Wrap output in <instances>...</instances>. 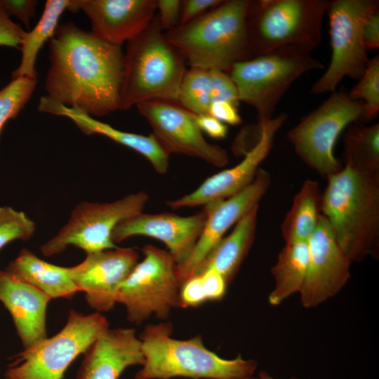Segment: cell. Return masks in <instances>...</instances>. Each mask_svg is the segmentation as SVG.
<instances>
[{
  "label": "cell",
  "instance_id": "obj_1",
  "mask_svg": "<svg viewBox=\"0 0 379 379\" xmlns=\"http://www.w3.org/2000/svg\"><path fill=\"white\" fill-rule=\"evenodd\" d=\"M48 98L88 115L119 109L124 54L72 22L59 25L49 41Z\"/></svg>",
  "mask_w": 379,
  "mask_h": 379
},
{
  "label": "cell",
  "instance_id": "obj_2",
  "mask_svg": "<svg viewBox=\"0 0 379 379\" xmlns=\"http://www.w3.org/2000/svg\"><path fill=\"white\" fill-rule=\"evenodd\" d=\"M321 213L351 262L379 252V172L345 165L327 179Z\"/></svg>",
  "mask_w": 379,
  "mask_h": 379
},
{
  "label": "cell",
  "instance_id": "obj_3",
  "mask_svg": "<svg viewBox=\"0 0 379 379\" xmlns=\"http://www.w3.org/2000/svg\"><path fill=\"white\" fill-rule=\"evenodd\" d=\"M168 321L147 326L138 336L144 358L135 379H247L253 377L257 362L241 355L224 359L208 350L202 337H172Z\"/></svg>",
  "mask_w": 379,
  "mask_h": 379
},
{
  "label": "cell",
  "instance_id": "obj_4",
  "mask_svg": "<svg viewBox=\"0 0 379 379\" xmlns=\"http://www.w3.org/2000/svg\"><path fill=\"white\" fill-rule=\"evenodd\" d=\"M249 0H227L190 22L164 32L191 67L229 72L251 58L246 25Z\"/></svg>",
  "mask_w": 379,
  "mask_h": 379
},
{
  "label": "cell",
  "instance_id": "obj_5",
  "mask_svg": "<svg viewBox=\"0 0 379 379\" xmlns=\"http://www.w3.org/2000/svg\"><path fill=\"white\" fill-rule=\"evenodd\" d=\"M185 62L182 53L166 39L155 15L149 25L128 42L119 109L152 100L178 102Z\"/></svg>",
  "mask_w": 379,
  "mask_h": 379
},
{
  "label": "cell",
  "instance_id": "obj_6",
  "mask_svg": "<svg viewBox=\"0 0 379 379\" xmlns=\"http://www.w3.org/2000/svg\"><path fill=\"white\" fill-rule=\"evenodd\" d=\"M327 0L250 1L246 25L251 58L294 46L310 51L321 41Z\"/></svg>",
  "mask_w": 379,
  "mask_h": 379
},
{
  "label": "cell",
  "instance_id": "obj_7",
  "mask_svg": "<svg viewBox=\"0 0 379 379\" xmlns=\"http://www.w3.org/2000/svg\"><path fill=\"white\" fill-rule=\"evenodd\" d=\"M310 52L287 46L232 66L228 74L237 86L239 101L255 108L258 124L272 118L280 99L301 75L324 68Z\"/></svg>",
  "mask_w": 379,
  "mask_h": 379
},
{
  "label": "cell",
  "instance_id": "obj_8",
  "mask_svg": "<svg viewBox=\"0 0 379 379\" xmlns=\"http://www.w3.org/2000/svg\"><path fill=\"white\" fill-rule=\"evenodd\" d=\"M109 327L102 314H84L71 310L64 327L55 335L14 357L6 379H62L72 361L88 350Z\"/></svg>",
  "mask_w": 379,
  "mask_h": 379
},
{
  "label": "cell",
  "instance_id": "obj_9",
  "mask_svg": "<svg viewBox=\"0 0 379 379\" xmlns=\"http://www.w3.org/2000/svg\"><path fill=\"white\" fill-rule=\"evenodd\" d=\"M144 258L138 262L119 287L117 303L126 310L128 320L140 324L150 317L165 320L171 311L180 307V283L178 264L165 250L151 244L142 248Z\"/></svg>",
  "mask_w": 379,
  "mask_h": 379
},
{
  "label": "cell",
  "instance_id": "obj_10",
  "mask_svg": "<svg viewBox=\"0 0 379 379\" xmlns=\"http://www.w3.org/2000/svg\"><path fill=\"white\" fill-rule=\"evenodd\" d=\"M331 93L287 135L298 156L326 180L343 168L333 152L337 139L346 127L361 119L364 111V103L348 93Z\"/></svg>",
  "mask_w": 379,
  "mask_h": 379
},
{
  "label": "cell",
  "instance_id": "obj_11",
  "mask_svg": "<svg viewBox=\"0 0 379 379\" xmlns=\"http://www.w3.org/2000/svg\"><path fill=\"white\" fill-rule=\"evenodd\" d=\"M379 10L378 0L329 1L327 13L331 56L329 65L312 87V93L335 91L345 77L359 79L369 59L362 39L366 20Z\"/></svg>",
  "mask_w": 379,
  "mask_h": 379
},
{
  "label": "cell",
  "instance_id": "obj_12",
  "mask_svg": "<svg viewBox=\"0 0 379 379\" xmlns=\"http://www.w3.org/2000/svg\"><path fill=\"white\" fill-rule=\"evenodd\" d=\"M147 201V194L141 191L109 203L81 202L59 232L41 245V252L51 256L69 246L81 248L86 254L114 248L112 234L116 226L141 213Z\"/></svg>",
  "mask_w": 379,
  "mask_h": 379
},
{
  "label": "cell",
  "instance_id": "obj_13",
  "mask_svg": "<svg viewBox=\"0 0 379 379\" xmlns=\"http://www.w3.org/2000/svg\"><path fill=\"white\" fill-rule=\"evenodd\" d=\"M136 107L152 127V134L168 154L196 157L217 167L227 164L226 151L206 140L196 123L195 114L178 102L152 100Z\"/></svg>",
  "mask_w": 379,
  "mask_h": 379
},
{
  "label": "cell",
  "instance_id": "obj_14",
  "mask_svg": "<svg viewBox=\"0 0 379 379\" xmlns=\"http://www.w3.org/2000/svg\"><path fill=\"white\" fill-rule=\"evenodd\" d=\"M270 185L269 173L259 168L254 180L245 189L229 198L204 206L206 218L201 233L188 258L178 265L180 285L197 273L203 261L227 230L258 205Z\"/></svg>",
  "mask_w": 379,
  "mask_h": 379
},
{
  "label": "cell",
  "instance_id": "obj_15",
  "mask_svg": "<svg viewBox=\"0 0 379 379\" xmlns=\"http://www.w3.org/2000/svg\"><path fill=\"white\" fill-rule=\"evenodd\" d=\"M307 244V271L300 295L302 305L311 308L333 297L344 287L350 277L352 262L322 214Z\"/></svg>",
  "mask_w": 379,
  "mask_h": 379
},
{
  "label": "cell",
  "instance_id": "obj_16",
  "mask_svg": "<svg viewBox=\"0 0 379 379\" xmlns=\"http://www.w3.org/2000/svg\"><path fill=\"white\" fill-rule=\"evenodd\" d=\"M286 119L287 115L281 113L258 124L259 139L240 163L208 178L192 192L168 201V206L178 209L205 206L229 198L245 189L254 180L260 164L270 152L277 132Z\"/></svg>",
  "mask_w": 379,
  "mask_h": 379
},
{
  "label": "cell",
  "instance_id": "obj_17",
  "mask_svg": "<svg viewBox=\"0 0 379 379\" xmlns=\"http://www.w3.org/2000/svg\"><path fill=\"white\" fill-rule=\"evenodd\" d=\"M139 260L133 248H118L87 253L79 264L69 267L79 291L85 293L88 305L101 312L111 310L122 283Z\"/></svg>",
  "mask_w": 379,
  "mask_h": 379
},
{
  "label": "cell",
  "instance_id": "obj_18",
  "mask_svg": "<svg viewBox=\"0 0 379 379\" xmlns=\"http://www.w3.org/2000/svg\"><path fill=\"white\" fill-rule=\"evenodd\" d=\"M157 9V0H72L69 11H82L95 36L121 47L149 25Z\"/></svg>",
  "mask_w": 379,
  "mask_h": 379
},
{
  "label": "cell",
  "instance_id": "obj_19",
  "mask_svg": "<svg viewBox=\"0 0 379 379\" xmlns=\"http://www.w3.org/2000/svg\"><path fill=\"white\" fill-rule=\"evenodd\" d=\"M206 213L202 211L189 216L163 213L142 212L119 222L112 239L119 243L133 236H146L162 241L178 265L192 251L205 224Z\"/></svg>",
  "mask_w": 379,
  "mask_h": 379
},
{
  "label": "cell",
  "instance_id": "obj_20",
  "mask_svg": "<svg viewBox=\"0 0 379 379\" xmlns=\"http://www.w3.org/2000/svg\"><path fill=\"white\" fill-rule=\"evenodd\" d=\"M143 361L135 329L108 327L84 352L77 379H119L127 368Z\"/></svg>",
  "mask_w": 379,
  "mask_h": 379
},
{
  "label": "cell",
  "instance_id": "obj_21",
  "mask_svg": "<svg viewBox=\"0 0 379 379\" xmlns=\"http://www.w3.org/2000/svg\"><path fill=\"white\" fill-rule=\"evenodd\" d=\"M51 300L6 270L0 271V302L11 314L24 349L47 337L46 315Z\"/></svg>",
  "mask_w": 379,
  "mask_h": 379
},
{
  "label": "cell",
  "instance_id": "obj_22",
  "mask_svg": "<svg viewBox=\"0 0 379 379\" xmlns=\"http://www.w3.org/2000/svg\"><path fill=\"white\" fill-rule=\"evenodd\" d=\"M38 109L42 112L69 118L86 135H102L135 150L145 157L159 174H165L168 171L170 154L164 150L152 133L142 135L120 131L77 109L67 107L57 102L46 95L40 98Z\"/></svg>",
  "mask_w": 379,
  "mask_h": 379
},
{
  "label": "cell",
  "instance_id": "obj_23",
  "mask_svg": "<svg viewBox=\"0 0 379 379\" xmlns=\"http://www.w3.org/2000/svg\"><path fill=\"white\" fill-rule=\"evenodd\" d=\"M258 205L247 212L212 249L197 273L213 269L229 284L238 272L253 243L258 219ZM194 274V275H195Z\"/></svg>",
  "mask_w": 379,
  "mask_h": 379
},
{
  "label": "cell",
  "instance_id": "obj_24",
  "mask_svg": "<svg viewBox=\"0 0 379 379\" xmlns=\"http://www.w3.org/2000/svg\"><path fill=\"white\" fill-rule=\"evenodd\" d=\"M6 271L51 299L70 298L79 292L70 276L69 267L49 263L27 248L20 252Z\"/></svg>",
  "mask_w": 379,
  "mask_h": 379
},
{
  "label": "cell",
  "instance_id": "obj_25",
  "mask_svg": "<svg viewBox=\"0 0 379 379\" xmlns=\"http://www.w3.org/2000/svg\"><path fill=\"white\" fill-rule=\"evenodd\" d=\"M307 241L286 242L271 269L274 286L268 297L269 303L280 305L302 288L308 266Z\"/></svg>",
  "mask_w": 379,
  "mask_h": 379
},
{
  "label": "cell",
  "instance_id": "obj_26",
  "mask_svg": "<svg viewBox=\"0 0 379 379\" xmlns=\"http://www.w3.org/2000/svg\"><path fill=\"white\" fill-rule=\"evenodd\" d=\"M72 0H48L44 11L35 25L29 32H25L20 49L22 53L18 67L12 72V79L28 77L37 79L35 69L39 51L44 44L55 35L59 26V20L66 10H69Z\"/></svg>",
  "mask_w": 379,
  "mask_h": 379
},
{
  "label": "cell",
  "instance_id": "obj_27",
  "mask_svg": "<svg viewBox=\"0 0 379 379\" xmlns=\"http://www.w3.org/2000/svg\"><path fill=\"white\" fill-rule=\"evenodd\" d=\"M321 195L318 182L307 180L303 182L281 225L286 243L308 241L321 214Z\"/></svg>",
  "mask_w": 379,
  "mask_h": 379
},
{
  "label": "cell",
  "instance_id": "obj_28",
  "mask_svg": "<svg viewBox=\"0 0 379 379\" xmlns=\"http://www.w3.org/2000/svg\"><path fill=\"white\" fill-rule=\"evenodd\" d=\"M344 161L358 170L379 172V124L355 121L344 134Z\"/></svg>",
  "mask_w": 379,
  "mask_h": 379
},
{
  "label": "cell",
  "instance_id": "obj_29",
  "mask_svg": "<svg viewBox=\"0 0 379 379\" xmlns=\"http://www.w3.org/2000/svg\"><path fill=\"white\" fill-rule=\"evenodd\" d=\"M178 102L194 114L208 113L211 101L209 70L191 67L182 79Z\"/></svg>",
  "mask_w": 379,
  "mask_h": 379
},
{
  "label": "cell",
  "instance_id": "obj_30",
  "mask_svg": "<svg viewBox=\"0 0 379 379\" xmlns=\"http://www.w3.org/2000/svg\"><path fill=\"white\" fill-rule=\"evenodd\" d=\"M349 96L364 103L361 119L370 121L379 112V56L369 59L367 67L357 84L348 93Z\"/></svg>",
  "mask_w": 379,
  "mask_h": 379
},
{
  "label": "cell",
  "instance_id": "obj_31",
  "mask_svg": "<svg viewBox=\"0 0 379 379\" xmlns=\"http://www.w3.org/2000/svg\"><path fill=\"white\" fill-rule=\"evenodd\" d=\"M36 84L37 79L18 77L0 89V134L6 123L15 119L27 103Z\"/></svg>",
  "mask_w": 379,
  "mask_h": 379
},
{
  "label": "cell",
  "instance_id": "obj_32",
  "mask_svg": "<svg viewBox=\"0 0 379 379\" xmlns=\"http://www.w3.org/2000/svg\"><path fill=\"white\" fill-rule=\"evenodd\" d=\"M35 230V222L23 211L0 206V250L13 241L30 239Z\"/></svg>",
  "mask_w": 379,
  "mask_h": 379
},
{
  "label": "cell",
  "instance_id": "obj_33",
  "mask_svg": "<svg viewBox=\"0 0 379 379\" xmlns=\"http://www.w3.org/2000/svg\"><path fill=\"white\" fill-rule=\"evenodd\" d=\"M209 72L212 102L228 101L238 106L240 102L238 91L230 74L218 69H211Z\"/></svg>",
  "mask_w": 379,
  "mask_h": 379
},
{
  "label": "cell",
  "instance_id": "obj_34",
  "mask_svg": "<svg viewBox=\"0 0 379 379\" xmlns=\"http://www.w3.org/2000/svg\"><path fill=\"white\" fill-rule=\"evenodd\" d=\"M180 300L181 308L197 307L207 300L200 274H195L182 283Z\"/></svg>",
  "mask_w": 379,
  "mask_h": 379
},
{
  "label": "cell",
  "instance_id": "obj_35",
  "mask_svg": "<svg viewBox=\"0 0 379 379\" xmlns=\"http://www.w3.org/2000/svg\"><path fill=\"white\" fill-rule=\"evenodd\" d=\"M25 32L8 15L0 0V46L20 48Z\"/></svg>",
  "mask_w": 379,
  "mask_h": 379
},
{
  "label": "cell",
  "instance_id": "obj_36",
  "mask_svg": "<svg viewBox=\"0 0 379 379\" xmlns=\"http://www.w3.org/2000/svg\"><path fill=\"white\" fill-rule=\"evenodd\" d=\"M197 274L201 277L207 300H219L225 296L228 284L222 274L213 269Z\"/></svg>",
  "mask_w": 379,
  "mask_h": 379
},
{
  "label": "cell",
  "instance_id": "obj_37",
  "mask_svg": "<svg viewBox=\"0 0 379 379\" xmlns=\"http://www.w3.org/2000/svg\"><path fill=\"white\" fill-rule=\"evenodd\" d=\"M157 14L162 30L168 32L179 25L182 1L157 0Z\"/></svg>",
  "mask_w": 379,
  "mask_h": 379
},
{
  "label": "cell",
  "instance_id": "obj_38",
  "mask_svg": "<svg viewBox=\"0 0 379 379\" xmlns=\"http://www.w3.org/2000/svg\"><path fill=\"white\" fill-rule=\"evenodd\" d=\"M1 2L9 17H15L29 28L30 20L36 13L38 1L1 0Z\"/></svg>",
  "mask_w": 379,
  "mask_h": 379
},
{
  "label": "cell",
  "instance_id": "obj_39",
  "mask_svg": "<svg viewBox=\"0 0 379 379\" xmlns=\"http://www.w3.org/2000/svg\"><path fill=\"white\" fill-rule=\"evenodd\" d=\"M222 2V0H185L182 1L179 25L190 22Z\"/></svg>",
  "mask_w": 379,
  "mask_h": 379
},
{
  "label": "cell",
  "instance_id": "obj_40",
  "mask_svg": "<svg viewBox=\"0 0 379 379\" xmlns=\"http://www.w3.org/2000/svg\"><path fill=\"white\" fill-rule=\"evenodd\" d=\"M208 114L221 122L230 125H238L242 122L238 112V106L228 101L213 102Z\"/></svg>",
  "mask_w": 379,
  "mask_h": 379
},
{
  "label": "cell",
  "instance_id": "obj_41",
  "mask_svg": "<svg viewBox=\"0 0 379 379\" xmlns=\"http://www.w3.org/2000/svg\"><path fill=\"white\" fill-rule=\"evenodd\" d=\"M195 121L200 130L213 138L223 139L227 135V125L208 113L195 114Z\"/></svg>",
  "mask_w": 379,
  "mask_h": 379
},
{
  "label": "cell",
  "instance_id": "obj_42",
  "mask_svg": "<svg viewBox=\"0 0 379 379\" xmlns=\"http://www.w3.org/2000/svg\"><path fill=\"white\" fill-rule=\"evenodd\" d=\"M362 39L366 51L379 47V10L373 13L366 21Z\"/></svg>",
  "mask_w": 379,
  "mask_h": 379
},
{
  "label": "cell",
  "instance_id": "obj_43",
  "mask_svg": "<svg viewBox=\"0 0 379 379\" xmlns=\"http://www.w3.org/2000/svg\"><path fill=\"white\" fill-rule=\"evenodd\" d=\"M258 379H277V378H275L272 377V375H269L266 372L261 371V372L259 373V375L258 376ZM289 379H298V378H291Z\"/></svg>",
  "mask_w": 379,
  "mask_h": 379
},
{
  "label": "cell",
  "instance_id": "obj_44",
  "mask_svg": "<svg viewBox=\"0 0 379 379\" xmlns=\"http://www.w3.org/2000/svg\"><path fill=\"white\" fill-rule=\"evenodd\" d=\"M247 379H258V377H251V378H247Z\"/></svg>",
  "mask_w": 379,
  "mask_h": 379
}]
</instances>
